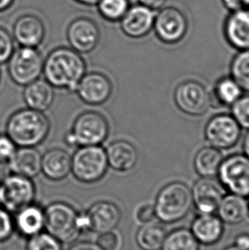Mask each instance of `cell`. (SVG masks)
Instances as JSON below:
<instances>
[{
    "mask_svg": "<svg viewBox=\"0 0 249 250\" xmlns=\"http://www.w3.org/2000/svg\"><path fill=\"white\" fill-rule=\"evenodd\" d=\"M72 156L61 148H52L42 155L41 172L51 181L58 182L71 173Z\"/></svg>",
    "mask_w": 249,
    "mask_h": 250,
    "instance_id": "44dd1931",
    "label": "cell"
},
{
    "mask_svg": "<svg viewBox=\"0 0 249 250\" xmlns=\"http://www.w3.org/2000/svg\"><path fill=\"white\" fill-rule=\"evenodd\" d=\"M67 250H103L98 244L91 242H81L74 244Z\"/></svg>",
    "mask_w": 249,
    "mask_h": 250,
    "instance_id": "60d3db41",
    "label": "cell"
},
{
    "mask_svg": "<svg viewBox=\"0 0 249 250\" xmlns=\"http://www.w3.org/2000/svg\"><path fill=\"white\" fill-rule=\"evenodd\" d=\"M14 224L15 228L24 237L41 233L44 228V209L34 203L24 207L17 211Z\"/></svg>",
    "mask_w": 249,
    "mask_h": 250,
    "instance_id": "d4e9b609",
    "label": "cell"
},
{
    "mask_svg": "<svg viewBox=\"0 0 249 250\" xmlns=\"http://www.w3.org/2000/svg\"><path fill=\"white\" fill-rule=\"evenodd\" d=\"M248 204H249V217L248 218H249V196L248 197Z\"/></svg>",
    "mask_w": 249,
    "mask_h": 250,
    "instance_id": "816d5d0a",
    "label": "cell"
},
{
    "mask_svg": "<svg viewBox=\"0 0 249 250\" xmlns=\"http://www.w3.org/2000/svg\"><path fill=\"white\" fill-rule=\"evenodd\" d=\"M105 151L108 167L116 172H129L134 168L138 163V149L127 140H115L109 144Z\"/></svg>",
    "mask_w": 249,
    "mask_h": 250,
    "instance_id": "ffe728a7",
    "label": "cell"
},
{
    "mask_svg": "<svg viewBox=\"0 0 249 250\" xmlns=\"http://www.w3.org/2000/svg\"><path fill=\"white\" fill-rule=\"evenodd\" d=\"M188 27L187 17L182 10L176 7H163L155 16L153 29L162 42L174 44L185 39Z\"/></svg>",
    "mask_w": 249,
    "mask_h": 250,
    "instance_id": "8fae6325",
    "label": "cell"
},
{
    "mask_svg": "<svg viewBox=\"0 0 249 250\" xmlns=\"http://www.w3.org/2000/svg\"><path fill=\"white\" fill-rule=\"evenodd\" d=\"M45 36V27L40 17L35 15H23L13 26V38L21 46L37 48Z\"/></svg>",
    "mask_w": 249,
    "mask_h": 250,
    "instance_id": "ac0fdd59",
    "label": "cell"
},
{
    "mask_svg": "<svg viewBox=\"0 0 249 250\" xmlns=\"http://www.w3.org/2000/svg\"><path fill=\"white\" fill-rule=\"evenodd\" d=\"M101 38L100 29L94 21L79 17L67 27V40L70 47L81 54H87L97 48Z\"/></svg>",
    "mask_w": 249,
    "mask_h": 250,
    "instance_id": "5bb4252c",
    "label": "cell"
},
{
    "mask_svg": "<svg viewBox=\"0 0 249 250\" xmlns=\"http://www.w3.org/2000/svg\"><path fill=\"white\" fill-rule=\"evenodd\" d=\"M225 35L229 44L238 51L249 50V10L232 11L226 24Z\"/></svg>",
    "mask_w": 249,
    "mask_h": 250,
    "instance_id": "d6986e66",
    "label": "cell"
},
{
    "mask_svg": "<svg viewBox=\"0 0 249 250\" xmlns=\"http://www.w3.org/2000/svg\"><path fill=\"white\" fill-rule=\"evenodd\" d=\"M113 83L100 72H89L82 77L75 92L81 101L91 106L104 104L111 97Z\"/></svg>",
    "mask_w": 249,
    "mask_h": 250,
    "instance_id": "4fadbf2b",
    "label": "cell"
},
{
    "mask_svg": "<svg viewBox=\"0 0 249 250\" xmlns=\"http://www.w3.org/2000/svg\"><path fill=\"white\" fill-rule=\"evenodd\" d=\"M223 223L237 225L249 217L248 199L243 196L228 193L223 197L217 209Z\"/></svg>",
    "mask_w": 249,
    "mask_h": 250,
    "instance_id": "484cf974",
    "label": "cell"
},
{
    "mask_svg": "<svg viewBox=\"0 0 249 250\" xmlns=\"http://www.w3.org/2000/svg\"><path fill=\"white\" fill-rule=\"evenodd\" d=\"M243 149L244 155L249 158V130H248V132L243 139Z\"/></svg>",
    "mask_w": 249,
    "mask_h": 250,
    "instance_id": "f6af8a7d",
    "label": "cell"
},
{
    "mask_svg": "<svg viewBox=\"0 0 249 250\" xmlns=\"http://www.w3.org/2000/svg\"><path fill=\"white\" fill-rule=\"evenodd\" d=\"M4 208L17 213L24 207L34 203L36 187L33 179L11 173L2 183Z\"/></svg>",
    "mask_w": 249,
    "mask_h": 250,
    "instance_id": "7c38bea8",
    "label": "cell"
},
{
    "mask_svg": "<svg viewBox=\"0 0 249 250\" xmlns=\"http://www.w3.org/2000/svg\"><path fill=\"white\" fill-rule=\"evenodd\" d=\"M77 3L84 4V5H89V6H94L97 5L99 0H75Z\"/></svg>",
    "mask_w": 249,
    "mask_h": 250,
    "instance_id": "7dc6e473",
    "label": "cell"
},
{
    "mask_svg": "<svg viewBox=\"0 0 249 250\" xmlns=\"http://www.w3.org/2000/svg\"><path fill=\"white\" fill-rule=\"evenodd\" d=\"M13 3L14 0H0V12L9 9Z\"/></svg>",
    "mask_w": 249,
    "mask_h": 250,
    "instance_id": "bcb514c9",
    "label": "cell"
},
{
    "mask_svg": "<svg viewBox=\"0 0 249 250\" xmlns=\"http://www.w3.org/2000/svg\"><path fill=\"white\" fill-rule=\"evenodd\" d=\"M223 161L221 150L212 146H205L195 154L194 168L201 178H214L218 175Z\"/></svg>",
    "mask_w": 249,
    "mask_h": 250,
    "instance_id": "4316f807",
    "label": "cell"
},
{
    "mask_svg": "<svg viewBox=\"0 0 249 250\" xmlns=\"http://www.w3.org/2000/svg\"><path fill=\"white\" fill-rule=\"evenodd\" d=\"M7 63L11 81L21 86L41 78L43 74L44 58L37 48L21 46L14 50Z\"/></svg>",
    "mask_w": 249,
    "mask_h": 250,
    "instance_id": "52a82bcc",
    "label": "cell"
},
{
    "mask_svg": "<svg viewBox=\"0 0 249 250\" xmlns=\"http://www.w3.org/2000/svg\"><path fill=\"white\" fill-rule=\"evenodd\" d=\"M3 204V189L2 184H0V207Z\"/></svg>",
    "mask_w": 249,
    "mask_h": 250,
    "instance_id": "c3c4849f",
    "label": "cell"
},
{
    "mask_svg": "<svg viewBox=\"0 0 249 250\" xmlns=\"http://www.w3.org/2000/svg\"><path fill=\"white\" fill-rule=\"evenodd\" d=\"M166 1L167 0H138V3L155 11L162 9Z\"/></svg>",
    "mask_w": 249,
    "mask_h": 250,
    "instance_id": "ab89813d",
    "label": "cell"
},
{
    "mask_svg": "<svg viewBox=\"0 0 249 250\" xmlns=\"http://www.w3.org/2000/svg\"><path fill=\"white\" fill-rule=\"evenodd\" d=\"M85 73L84 58L71 47L56 48L44 59V80L57 89L75 92Z\"/></svg>",
    "mask_w": 249,
    "mask_h": 250,
    "instance_id": "6da1fadb",
    "label": "cell"
},
{
    "mask_svg": "<svg viewBox=\"0 0 249 250\" xmlns=\"http://www.w3.org/2000/svg\"><path fill=\"white\" fill-rule=\"evenodd\" d=\"M235 245L244 250H249V234H239L236 237Z\"/></svg>",
    "mask_w": 249,
    "mask_h": 250,
    "instance_id": "b9f144b4",
    "label": "cell"
},
{
    "mask_svg": "<svg viewBox=\"0 0 249 250\" xmlns=\"http://www.w3.org/2000/svg\"><path fill=\"white\" fill-rule=\"evenodd\" d=\"M200 244L190 230L179 228L166 234L161 250H199Z\"/></svg>",
    "mask_w": 249,
    "mask_h": 250,
    "instance_id": "f546056e",
    "label": "cell"
},
{
    "mask_svg": "<svg viewBox=\"0 0 249 250\" xmlns=\"http://www.w3.org/2000/svg\"><path fill=\"white\" fill-rule=\"evenodd\" d=\"M136 217H137V220L144 225L151 223L152 221L156 218L154 205L145 204L140 207L137 211Z\"/></svg>",
    "mask_w": 249,
    "mask_h": 250,
    "instance_id": "f35d334b",
    "label": "cell"
},
{
    "mask_svg": "<svg viewBox=\"0 0 249 250\" xmlns=\"http://www.w3.org/2000/svg\"><path fill=\"white\" fill-rule=\"evenodd\" d=\"M193 207L199 213L210 214L217 212L226 190L219 180L201 178L191 188Z\"/></svg>",
    "mask_w": 249,
    "mask_h": 250,
    "instance_id": "2e32d148",
    "label": "cell"
},
{
    "mask_svg": "<svg viewBox=\"0 0 249 250\" xmlns=\"http://www.w3.org/2000/svg\"><path fill=\"white\" fill-rule=\"evenodd\" d=\"M242 129L249 130V95H243L231 106V114Z\"/></svg>",
    "mask_w": 249,
    "mask_h": 250,
    "instance_id": "836d02e7",
    "label": "cell"
},
{
    "mask_svg": "<svg viewBox=\"0 0 249 250\" xmlns=\"http://www.w3.org/2000/svg\"><path fill=\"white\" fill-rule=\"evenodd\" d=\"M14 229L15 224L10 212L0 207V243L8 240L13 233Z\"/></svg>",
    "mask_w": 249,
    "mask_h": 250,
    "instance_id": "d590c367",
    "label": "cell"
},
{
    "mask_svg": "<svg viewBox=\"0 0 249 250\" xmlns=\"http://www.w3.org/2000/svg\"><path fill=\"white\" fill-rule=\"evenodd\" d=\"M14 50L13 38L6 29L0 27V64L6 63Z\"/></svg>",
    "mask_w": 249,
    "mask_h": 250,
    "instance_id": "e575fe53",
    "label": "cell"
},
{
    "mask_svg": "<svg viewBox=\"0 0 249 250\" xmlns=\"http://www.w3.org/2000/svg\"><path fill=\"white\" fill-rule=\"evenodd\" d=\"M217 176L226 191L249 197V158L244 154H234L224 158Z\"/></svg>",
    "mask_w": 249,
    "mask_h": 250,
    "instance_id": "ba28073f",
    "label": "cell"
},
{
    "mask_svg": "<svg viewBox=\"0 0 249 250\" xmlns=\"http://www.w3.org/2000/svg\"><path fill=\"white\" fill-rule=\"evenodd\" d=\"M97 244L103 250H117L120 245L118 235L112 231L100 234Z\"/></svg>",
    "mask_w": 249,
    "mask_h": 250,
    "instance_id": "74e56055",
    "label": "cell"
},
{
    "mask_svg": "<svg viewBox=\"0 0 249 250\" xmlns=\"http://www.w3.org/2000/svg\"><path fill=\"white\" fill-rule=\"evenodd\" d=\"M190 231L199 244L209 246L217 244L222 238L224 223L214 213H199L192 222Z\"/></svg>",
    "mask_w": 249,
    "mask_h": 250,
    "instance_id": "7402d4cb",
    "label": "cell"
},
{
    "mask_svg": "<svg viewBox=\"0 0 249 250\" xmlns=\"http://www.w3.org/2000/svg\"><path fill=\"white\" fill-rule=\"evenodd\" d=\"M42 155L34 147H18L9 162L11 173L35 178L41 172Z\"/></svg>",
    "mask_w": 249,
    "mask_h": 250,
    "instance_id": "603a6c76",
    "label": "cell"
},
{
    "mask_svg": "<svg viewBox=\"0 0 249 250\" xmlns=\"http://www.w3.org/2000/svg\"><path fill=\"white\" fill-rule=\"evenodd\" d=\"M224 250H244L243 249H241V248L237 247L236 245H231V246H229V247H227Z\"/></svg>",
    "mask_w": 249,
    "mask_h": 250,
    "instance_id": "681fc988",
    "label": "cell"
},
{
    "mask_svg": "<svg viewBox=\"0 0 249 250\" xmlns=\"http://www.w3.org/2000/svg\"><path fill=\"white\" fill-rule=\"evenodd\" d=\"M17 148V145L6 133L0 134V161L9 163Z\"/></svg>",
    "mask_w": 249,
    "mask_h": 250,
    "instance_id": "8d00e7d4",
    "label": "cell"
},
{
    "mask_svg": "<svg viewBox=\"0 0 249 250\" xmlns=\"http://www.w3.org/2000/svg\"><path fill=\"white\" fill-rule=\"evenodd\" d=\"M0 79H1V72H0Z\"/></svg>",
    "mask_w": 249,
    "mask_h": 250,
    "instance_id": "f5cc1de1",
    "label": "cell"
},
{
    "mask_svg": "<svg viewBox=\"0 0 249 250\" xmlns=\"http://www.w3.org/2000/svg\"><path fill=\"white\" fill-rule=\"evenodd\" d=\"M61 244L47 232H41L29 237L26 250H62Z\"/></svg>",
    "mask_w": 249,
    "mask_h": 250,
    "instance_id": "d6a6232c",
    "label": "cell"
},
{
    "mask_svg": "<svg viewBox=\"0 0 249 250\" xmlns=\"http://www.w3.org/2000/svg\"><path fill=\"white\" fill-rule=\"evenodd\" d=\"M11 174L9 163L0 161V184L3 182L8 176Z\"/></svg>",
    "mask_w": 249,
    "mask_h": 250,
    "instance_id": "ee69618b",
    "label": "cell"
},
{
    "mask_svg": "<svg viewBox=\"0 0 249 250\" xmlns=\"http://www.w3.org/2000/svg\"><path fill=\"white\" fill-rule=\"evenodd\" d=\"M55 88L45 80L38 79L25 86L23 99L27 108L44 113L55 99Z\"/></svg>",
    "mask_w": 249,
    "mask_h": 250,
    "instance_id": "cb8c5ba5",
    "label": "cell"
},
{
    "mask_svg": "<svg viewBox=\"0 0 249 250\" xmlns=\"http://www.w3.org/2000/svg\"><path fill=\"white\" fill-rule=\"evenodd\" d=\"M243 8H246L249 10V0H242Z\"/></svg>",
    "mask_w": 249,
    "mask_h": 250,
    "instance_id": "f907efd6",
    "label": "cell"
},
{
    "mask_svg": "<svg viewBox=\"0 0 249 250\" xmlns=\"http://www.w3.org/2000/svg\"><path fill=\"white\" fill-rule=\"evenodd\" d=\"M243 129L229 114H218L209 120L204 129L206 141L219 150L232 149L239 143Z\"/></svg>",
    "mask_w": 249,
    "mask_h": 250,
    "instance_id": "9c48e42d",
    "label": "cell"
},
{
    "mask_svg": "<svg viewBox=\"0 0 249 250\" xmlns=\"http://www.w3.org/2000/svg\"><path fill=\"white\" fill-rule=\"evenodd\" d=\"M98 12L103 18L109 21H120L130 8L129 0H99Z\"/></svg>",
    "mask_w": 249,
    "mask_h": 250,
    "instance_id": "1f68e13d",
    "label": "cell"
},
{
    "mask_svg": "<svg viewBox=\"0 0 249 250\" xmlns=\"http://www.w3.org/2000/svg\"><path fill=\"white\" fill-rule=\"evenodd\" d=\"M230 77L249 93V50L240 51L230 64Z\"/></svg>",
    "mask_w": 249,
    "mask_h": 250,
    "instance_id": "4dcf8cb0",
    "label": "cell"
},
{
    "mask_svg": "<svg viewBox=\"0 0 249 250\" xmlns=\"http://www.w3.org/2000/svg\"><path fill=\"white\" fill-rule=\"evenodd\" d=\"M107 155L102 146H81L72 156L71 172L79 182L94 184L107 173Z\"/></svg>",
    "mask_w": 249,
    "mask_h": 250,
    "instance_id": "8992f818",
    "label": "cell"
},
{
    "mask_svg": "<svg viewBox=\"0 0 249 250\" xmlns=\"http://www.w3.org/2000/svg\"><path fill=\"white\" fill-rule=\"evenodd\" d=\"M211 94L212 105L231 107L243 95V89L231 77H224L216 82Z\"/></svg>",
    "mask_w": 249,
    "mask_h": 250,
    "instance_id": "83f0119b",
    "label": "cell"
},
{
    "mask_svg": "<svg viewBox=\"0 0 249 250\" xmlns=\"http://www.w3.org/2000/svg\"><path fill=\"white\" fill-rule=\"evenodd\" d=\"M109 123L104 115L93 110L84 111L74 120L72 128L64 136L70 148L102 146L109 135Z\"/></svg>",
    "mask_w": 249,
    "mask_h": 250,
    "instance_id": "277c9868",
    "label": "cell"
},
{
    "mask_svg": "<svg viewBox=\"0 0 249 250\" xmlns=\"http://www.w3.org/2000/svg\"><path fill=\"white\" fill-rule=\"evenodd\" d=\"M44 228L60 243H70L81 233L80 213L63 202H54L44 209Z\"/></svg>",
    "mask_w": 249,
    "mask_h": 250,
    "instance_id": "5b68a950",
    "label": "cell"
},
{
    "mask_svg": "<svg viewBox=\"0 0 249 250\" xmlns=\"http://www.w3.org/2000/svg\"><path fill=\"white\" fill-rule=\"evenodd\" d=\"M51 131V122L43 112L21 108L14 112L6 123V134L17 147H34L41 145Z\"/></svg>",
    "mask_w": 249,
    "mask_h": 250,
    "instance_id": "7a4b0ae2",
    "label": "cell"
},
{
    "mask_svg": "<svg viewBox=\"0 0 249 250\" xmlns=\"http://www.w3.org/2000/svg\"><path fill=\"white\" fill-rule=\"evenodd\" d=\"M166 237L165 228L158 224H145L139 228L136 242L142 250H161Z\"/></svg>",
    "mask_w": 249,
    "mask_h": 250,
    "instance_id": "f1b7e54d",
    "label": "cell"
},
{
    "mask_svg": "<svg viewBox=\"0 0 249 250\" xmlns=\"http://www.w3.org/2000/svg\"><path fill=\"white\" fill-rule=\"evenodd\" d=\"M83 214L85 229L99 234L115 230L122 218L121 208L109 201L95 203Z\"/></svg>",
    "mask_w": 249,
    "mask_h": 250,
    "instance_id": "9a60e30c",
    "label": "cell"
},
{
    "mask_svg": "<svg viewBox=\"0 0 249 250\" xmlns=\"http://www.w3.org/2000/svg\"><path fill=\"white\" fill-rule=\"evenodd\" d=\"M177 108L186 115H205L212 106L211 94L205 85L196 81H186L179 84L174 91Z\"/></svg>",
    "mask_w": 249,
    "mask_h": 250,
    "instance_id": "30bf717a",
    "label": "cell"
},
{
    "mask_svg": "<svg viewBox=\"0 0 249 250\" xmlns=\"http://www.w3.org/2000/svg\"><path fill=\"white\" fill-rule=\"evenodd\" d=\"M222 2L226 9L231 12L243 8L242 0H222Z\"/></svg>",
    "mask_w": 249,
    "mask_h": 250,
    "instance_id": "7bdbcfd3",
    "label": "cell"
},
{
    "mask_svg": "<svg viewBox=\"0 0 249 250\" xmlns=\"http://www.w3.org/2000/svg\"><path fill=\"white\" fill-rule=\"evenodd\" d=\"M154 208L160 221L176 223L186 217L193 208L191 189L180 181L169 183L159 191Z\"/></svg>",
    "mask_w": 249,
    "mask_h": 250,
    "instance_id": "3957f363",
    "label": "cell"
},
{
    "mask_svg": "<svg viewBox=\"0 0 249 250\" xmlns=\"http://www.w3.org/2000/svg\"><path fill=\"white\" fill-rule=\"evenodd\" d=\"M155 17L154 10L140 3L130 6L120 21L122 32L131 39L145 37L154 27Z\"/></svg>",
    "mask_w": 249,
    "mask_h": 250,
    "instance_id": "e0dca14e",
    "label": "cell"
}]
</instances>
